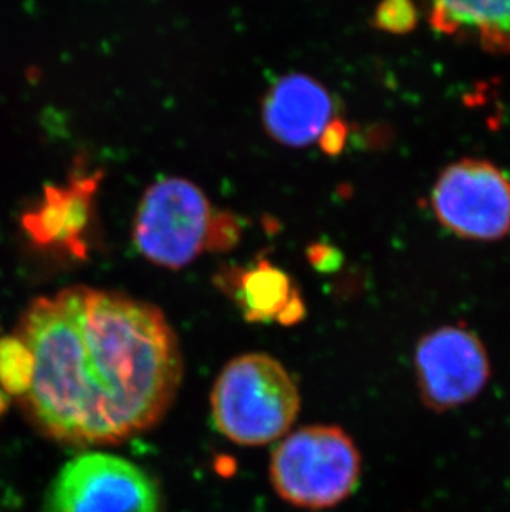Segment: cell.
<instances>
[{
    "label": "cell",
    "mask_w": 510,
    "mask_h": 512,
    "mask_svg": "<svg viewBox=\"0 0 510 512\" xmlns=\"http://www.w3.org/2000/svg\"><path fill=\"white\" fill-rule=\"evenodd\" d=\"M34 362L20 406L47 438L120 445L163 420L183 353L163 312L128 295L68 287L39 297L14 332Z\"/></svg>",
    "instance_id": "cell-1"
},
{
    "label": "cell",
    "mask_w": 510,
    "mask_h": 512,
    "mask_svg": "<svg viewBox=\"0 0 510 512\" xmlns=\"http://www.w3.org/2000/svg\"><path fill=\"white\" fill-rule=\"evenodd\" d=\"M212 421L227 440L262 446L294 425L300 392L284 365L265 353H247L227 363L211 393Z\"/></svg>",
    "instance_id": "cell-2"
},
{
    "label": "cell",
    "mask_w": 510,
    "mask_h": 512,
    "mask_svg": "<svg viewBox=\"0 0 510 512\" xmlns=\"http://www.w3.org/2000/svg\"><path fill=\"white\" fill-rule=\"evenodd\" d=\"M361 456L355 441L330 425L305 426L285 436L270 458L275 493L297 508L327 509L357 489Z\"/></svg>",
    "instance_id": "cell-3"
},
{
    "label": "cell",
    "mask_w": 510,
    "mask_h": 512,
    "mask_svg": "<svg viewBox=\"0 0 510 512\" xmlns=\"http://www.w3.org/2000/svg\"><path fill=\"white\" fill-rule=\"evenodd\" d=\"M158 484L145 469L110 453L75 456L50 483L42 512H159Z\"/></svg>",
    "instance_id": "cell-4"
},
{
    "label": "cell",
    "mask_w": 510,
    "mask_h": 512,
    "mask_svg": "<svg viewBox=\"0 0 510 512\" xmlns=\"http://www.w3.org/2000/svg\"><path fill=\"white\" fill-rule=\"evenodd\" d=\"M211 209L186 179H163L146 191L135 221L138 251L156 266L181 269L206 249Z\"/></svg>",
    "instance_id": "cell-5"
},
{
    "label": "cell",
    "mask_w": 510,
    "mask_h": 512,
    "mask_svg": "<svg viewBox=\"0 0 510 512\" xmlns=\"http://www.w3.org/2000/svg\"><path fill=\"white\" fill-rule=\"evenodd\" d=\"M431 204L439 223L462 239L497 241L510 232V178L489 161L448 166L434 184Z\"/></svg>",
    "instance_id": "cell-6"
},
{
    "label": "cell",
    "mask_w": 510,
    "mask_h": 512,
    "mask_svg": "<svg viewBox=\"0 0 510 512\" xmlns=\"http://www.w3.org/2000/svg\"><path fill=\"white\" fill-rule=\"evenodd\" d=\"M414 372L424 405L448 411L481 395L491 378V362L476 332L446 325L419 339Z\"/></svg>",
    "instance_id": "cell-7"
},
{
    "label": "cell",
    "mask_w": 510,
    "mask_h": 512,
    "mask_svg": "<svg viewBox=\"0 0 510 512\" xmlns=\"http://www.w3.org/2000/svg\"><path fill=\"white\" fill-rule=\"evenodd\" d=\"M102 173L73 178L67 186H47L42 203L22 218V228L40 247H60L72 256H87L93 199Z\"/></svg>",
    "instance_id": "cell-8"
},
{
    "label": "cell",
    "mask_w": 510,
    "mask_h": 512,
    "mask_svg": "<svg viewBox=\"0 0 510 512\" xmlns=\"http://www.w3.org/2000/svg\"><path fill=\"white\" fill-rule=\"evenodd\" d=\"M335 105L325 88L307 75L280 78L264 103L269 135L282 145L307 146L317 141L333 120Z\"/></svg>",
    "instance_id": "cell-9"
},
{
    "label": "cell",
    "mask_w": 510,
    "mask_h": 512,
    "mask_svg": "<svg viewBox=\"0 0 510 512\" xmlns=\"http://www.w3.org/2000/svg\"><path fill=\"white\" fill-rule=\"evenodd\" d=\"M429 22L441 34L510 54V0H429Z\"/></svg>",
    "instance_id": "cell-10"
},
{
    "label": "cell",
    "mask_w": 510,
    "mask_h": 512,
    "mask_svg": "<svg viewBox=\"0 0 510 512\" xmlns=\"http://www.w3.org/2000/svg\"><path fill=\"white\" fill-rule=\"evenodd\" d=\"M234 295L244 315L252 322L275 319L292 325L305 315V305L294 289V282L279 267L267 261L237 274Z\"/></svg>",
    "instance_id": "cell-11"
},
{
    "label": "cell",
    "mask_w": 510,
    "mask_h": 512,
    "mask_svg": "<svg viewBox=\"0 0 510 512\" xmlns=\"http://www.w3.org/2000/svg\"><path fill=\"white\" fill-rule=\"evenodd\" d=\"M34 362L29 348L14 334L0 339V388L9 397H24L32 380Z\"/></svg>",
    "instance_id": "cell-12"
},
{
    "label": "cell",
    "mask_w": 510,
    "mask_h": 512,
    "mask_svg": "<svg viewBox=\"0 0 510 512\" xmlns=\"http://www.w3.org/2000/svg\"><path fill=\"white\" fill-rule=\"evenodd\" d=\"M418 24L413 0H381L373 15L376 29L388 34H408Z\"/></svg>",
    "instance_id": "cell-13"
},
{
    "label": "cell",
    "mask_w": 510,
    "mask_h": 512,
    "mask_svg": "<svg viewBox=\"0 0 510 512\" xmlns=\"http://www.w3.org/2000/svg\"><path fill=\"white\" fill-rule=\"evenodd\" d=\"M239 237H241V226L231 214H214L207 229L206 249L227 251L232 246H236Z\"/></svg>",
    "instance_id": "cell-14"
},
{
    "label": "cell",
    "mask_w": 510,
    "mask_h": 512,
    "mask_svg": "<svg viewBox=\"0 0 510 512\" xmlns=\"http://www.w3.org/2000/svg\"><path fill=\"white\" fill-rule=\"evenodd\" d=\"M308 259L312 262V266L320 272L337 271L342 264V252L328 244H313L308 247Z\"/></svg>",
    "instance_id": "cell-15"
},
{
    "label": "cell",
    "mask_w": 510,
    "mask_h": 512,
    "mask_svg": "<svg viewBox=\"0 0 510 512\" xmlns=\"http://www.w3.org/2000/svg\"><path fill=\"white\" fill-rule=\"evenodd\" d=\"M347 125L340 120H332L328 123L327 128L323 130L322 135L318 138L322 150L330 156H337L342 153L347 143Z\"/></svg>",
    "instance_id": "cell-16"
},
{
    "label": "cell",
    "mask_w": 510,
    "mask_h": 512,
    "mask_svg": "<svg viewBox=\"0 0 510 512\" xmlns=\"http://www.w3.org/2000/svg\"><path fill=\"white\" fill-rule=\"evenodd\" d=\"M7 397H9V395H7V393H5L2 388H0V413H2L5 408H7V403H9V398Z\"/></svg>",
    "instance_id": "cell-17"
}]
</instances>
